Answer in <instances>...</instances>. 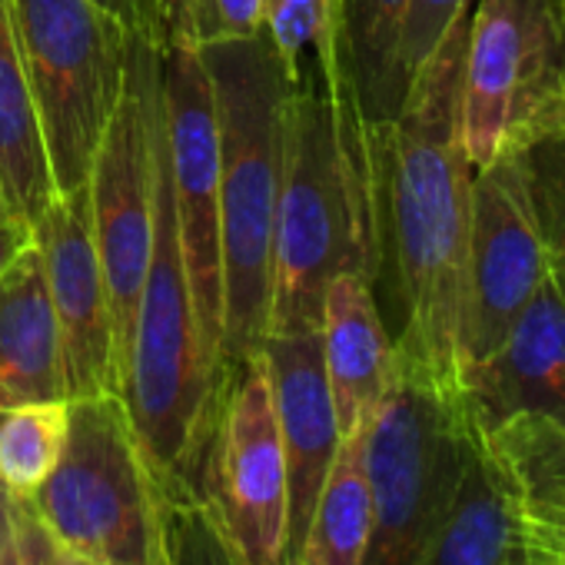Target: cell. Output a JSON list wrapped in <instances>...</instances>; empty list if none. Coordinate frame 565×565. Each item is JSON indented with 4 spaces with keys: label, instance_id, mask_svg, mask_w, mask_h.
Listing matches in <instances>:
<instances>
[{
    "label": "cell",
    "instance_id": "6da1fadb",
    "mask_svg": "<svg viewBox=\"0 0 565 565\" xmlns=\"http://www.w3.org/2000/svg\"><path fill=\"white\" fill-rule=\"evenodd\" d=\"M466 38L469 14L413 74L399 114L373 134L380 273L390 263L403 317L393 343L456 403L476 177L462 143Z\"/></svg>",
    "mask_w": 565,
    "mask_h": 565
},
{
    "label": "cell",
    "instance_id": "7a4b0ae2",
    "mask_svg": "<svg viewBox=\"0 0 565 565\" xmlns=\"http://www.w3.org/2000/svg\"><path fill=\"white\" fill-rule=\"evenodd\" d=\"M340 273H363L373 287L380 279L373 134L303 64L287 107L266 333L320 330L327 287Z\"/></svg>",
    "mask_w": 565,
    "mask_h": 565
},
{
    "label": "cell",
    "instance_id": "3957f363",
    "mask_svg": "<svg viewBox=\"0 0 565 565\" xmlns=\"http://www.w3.org/2000/svg\"><path fill=\"white\" fill-rule=\"evenodd\" d=\"M220 140L223 370L256 353L269 330L273 236L294 77L256 34L200 47Z\"/></svg>",
    "mask_w": 565,
    "mask_h": 565
},
{
    "label": "cell",
    "instance_id": "277c9868",
    "mask_svg": "<svg viewBox=\"0 0 565 565\" xmlns=\"http://www.w3.org/2000/svg\"><path fill=\"white\" fill-rule=\"evenodd\" d=\"M28 502L94 565H163V492L120 396L67 399L64 452Z\"/></svg>",
    "mask_w": 565,
    "mask_h": 565
},
{
    "label": "cell",
    "instance_id": "5b68a950",
    "mask_svg": "<svg viewBox=\"0 0 565 565\" xmlns=\"http://www.w3.org/2000/svg\"><path fill=\"white\" fill-rule=\"evenodd\" d=\"M469 449L462 406L406 353L363 429L373 525L363 565H423Z\"/></svg>",
    "mask_w": 565,
    "mask_h": 565
},
{
    "label": "cell",
    "instance_id": "8992f818",
    "mask_svg": "<svg viewBox=\"0 0 565 565\" xmlns=\"http://www.w3.org/2000/svg\"><path fill=\"white\" fill-rule=\"evenodd\" d=\"M57 193L87 186L124 94L127 31L94 0H8Z\"/></svg>",
    "mask_w": 565,
    "mask_h": 565
},
{
    "label": "cell",
    "instance_id": "52a82bcc",
    "mask_svg": "<svg viewBox=\"0 0 565 565\" xmlns=\"http://www.w3.org/2000/svg\"><path fill=\"white\" fill-rule=\"evenodd\" d=\"M565 0H472L462 143L476 170L562 127Z\"/></svg>",
    "mask_w": 565,
    "mask_h": 565
},
{
    "label": "cell",
    "instance_id": "ba28073f",
    "mask_svg": "<svg viewBox=\"0 0 565 565\" xmlns=\"http://www.w3.org/2000/svg\"><path fill=\"white\" fill-rule=\"evenodd\" d=\"M160 47L143 38H130L124 94L87 177L94 239L107 279V300L120 353V390L153 236V117L160 107Z\"/></svg>",
    "mask_w": 565,
    "mask_h": 565
},
{
    "label": "cell",
    "instance_id": "9c48e42d",
    "mask_svg": "<svg viewBox=\"0 0 565 565\" xmlns=\"http://www.w3.org/2000/svg\"><path fill=\"white\" fill-rule=\"evenodd\" d=\"M200 499L243 565H287V456L259 350L226 373Z\"/></svg>",
    "mask_w": 565,
    "mask_h": 565
},
{
    "label": "cell",
    "instance_id": "30bf717a",
    "mask_svg": "<svg viewBox=\"0 0 565 565\" xmlns=\"http://www.w3.org/2000/svg\"><path fill=\"white\" fill-rule=\"evenodd\" d=\"M548 276L545 243L529 190L522 150L492 160L472 177V226L466 256L459 386L512 330L515 317Z\"/></svg>",
    "mask_w": 565,
    "mask_h": 565
},
{
    "label": "cell",
    "instance_id": "8fae6325",
    "mask_svg": "<svg viewBox=\"0 0 565 565\" xmlns=\"http://www.w3.org/2000/svg\"><path fill=\"white\" fill-rule=\"evenodd\" d=\"M167 163L180 249L203 343L223 370V259H220V140L210 74L193 47H160ZM226 376V370H223Z\"/></svg>",
    "mask_w": 565,
    "mask_h": 565
},
{
    "label": "cell",
    "instance_id": "7c38bea8",
    "mask_svg": "<svg viewBox=\"0 0 565 565\" xmlns=\"http://www.w3.org/2000/svg\"><path fill=\"white\" fill-rule=\"evenodd\" d=\"M34 236L57 317L67 399L120 396V353L87 186L57 193L34 223Z\"/></svg>",
    "mask_w": 565,
    "mask_h": 565
},
{
    "label": "cell",
    "instance_id": "4fadbf2b",
    "mask_svg": "<svg viewBox=\"0 0 565 565\" xmlns=\"http://www.w3.org/2000/svg\"><path fill=\"white\" fill-rule=\"evenodd\" d=\"M259 353L269 370L282 456H287V565H294L343 436L323 366L320 330L266 333Z\"/></svg>",
    "mask_w": 565,
    "mask_h": 565
},
{
    "label": "cell",
    "instance_id": "5bb4252c",
    "mask_svg": "<svg viewBox=\"0 0 565 565\" xmlns=\"http://www.w3.org/2000/svg\"><path fill=\"white\" fill-rule=\"evenodd\" d=\"M459 406L476 433L522 413L565 423V300L552 276L542 279L505 340L462 376Z\"/></svg>",
    "mask_w": 565,
    "mask_h": 565
},
{
    "label": "cell",
    "instance_id": "9a60e30c",
    "mask_svg": "<svg viewBox=\"0 0 565 565\" xmlns=\"http://www.w3.org/2000/svg\"><path fill=\"white\" fill-rule=\"evenodd\" d=\"M413 0H333V41L310 64L323 84L353 94L370 134L386 127L406 97L403 31Z\"/></svg>",
    "mask_w": 565,
    "mask_h": 565
},
{
    "label": "cell",
    "instance_id": "2e32d148",
    "mask_svg": "<svg viewBox=\"0 0 565 565\" xmlns=\"http://www.w3.org/2000/svg\"><path fill=\"white\" fill-rule=\"evenodd\" d=\"M320 343L340 436L347 439L370 423L396 366V343L363 273L333 276L323 297Z\"/></svg>",
    "mask_w": 565,
    "mask_h": 565
},
{
    "label": "cell",
    "instance_id": "e0dca14e",
    "mask_svg": "<svg viewBox=\"0 0 565 565\" xmlns=\"http://www.w3.org/2000/svg\"><path fill=\"white\" fill-rule=\"evenodd\" d=\"M28 403H67L61 333L38 246L0 279V406Z\"/></svg>",
    "mask_w": 565,
    "mask_h": 565
},
{
    "label": "cell",
    "instance_id": "ac0fdd59",
    "mask_svg": "<svg viewBox=\"0 0 565 565\" xmlns=\"http://www.w3.org/2000/svg\"><path fill=\"white\" fill-rule=\"evenodd\" d=\"M423 565H529L512 502L472 429Z\"/></svg>",
    "mask_w": 565,
    "mask_h": 565
},
{
    "label": "cell",
    "instance_id": "d6986e66",
    "mask_svg": "<svg viewBox=\"0 0 565 565\" xmlns=\"http://www.w3.org/2000/svg\"><path fill=\"white\" fill-rule=\"evenodd\" d=\"M57 196L38 104L18 51L11 4L0 0V200L31 223Z\"/></svg>",
    "mask_w": 565,
    "mask_h": 565
},
{
    "label": "cell",
    "instance_id": "ffe728a7",
    "mask_svg": "<svg viewBox=\"0 0 565 565\" xmlns=\"http://www.w3.org/2000/svg\"><path fill=\"white\" fill-rule=\"evenodd\" d=\"M476 436L512 502L519 525L562 529L565 525V423L522 413Z\"/></svg>",
    "mask_w": 565,
    "mask_h": 565
},
{
    "label": "cell",
    "instance_id": "44dd1931",
    "mask_svg": "<svg viewBox=\"0 0 565 565\" xmlns=\"http://www.w3.org/2000/svg\"><path fill=\"white\" fill-rule=\"evenodd\" d=\"M366 429V426H363ZM363 429L337 449L330 476L320 489L294 565H363L373 525V499L363 462Z\"/></svg>",
    "mask_w": 565,
    "mask_h": 565
},
{
    "label": "cell",
    "instance_id": "7402d4cb",
    "mask_svg": "<svg viewBox=\"0 0 565 565\" xmlns=\"http://www.w3.org/2000/svg\"><path fill=\"white\" fill-rule=\"evenodd\" d=\"M67 443V403L0 406V482L28 499L51 476Z\"/></svg>",
    "mask_w": 565,
    "mask_h": 565
},
{
    "label": "cell",
    "instance_id": "603a6c76",
    "mask_svg": "<svg viewBox=\"0 0 565 565\" xmlns=\"http://www.w3.org/2000/svg\"><path fill=\"white\" fill-rule=\"evenodd\" d=\"M522 163L545 243L548 276L565 300V127L545 130L522 147Z\"/></svg>",
    "mask_w": 565,
    "mask_h": 565
},
{
    "label": "cell",
    "instance_id": "cb8c5ba5",
    "mask_svg": "<svg viewBox=\"0 0 565 565\" xmlns=\"http://www.w3.org/2000/svg\"><path fill=\"white\" fill-rule=\"evenodd\" d=\"M160 47H210L259 34V0H157Z\"/></svg>",
    "mask_w": 565,
    "mask_h": 565
},
{
    "label": "cell",
    "instance_id": "d4e9b609",
    "mask_svg": "<svg viewBox=\"0 0 565 565\" xmlns=\"http://www.w3.org/2000/svg\"><path fill=\"white\" fill-rule=\"evenodd\" d=\"M259 34L300 77L303 61L333 41V0H259Z\"/></svg>",
    "mask_w": 565,
    "mask_h": 565
},
{
    "label": "cell",
    "instance_id": "484cf974",
    "mask_svg": "<svg viewBox=\"0 0 565 565\" xmlns=\"http://www.w3.org/2000/svg\"><path fill=\"white\" fill-rule=\"evenodd\" d=\"M163 565H243L203 499H163Z\"/></svg>",
    "mask_w": 565,
    "mask_h": 565
},
{
    "label": "cell",
    "instance_id": "4316f807",
    "mask_svg": "<svg viewBox=\"0 0 565 565\" xmlns=\"http://www.w3.org/2000/svg\"><path fill=\"white\" fill-rule=\"evenodd\" d=\"M469 8H472V0H413V4H409V18H406V31H403V71H406V84L426 64V57L436 51V44L449 34V28L462 14H469Z\"/></svg>",
    "mask_w": 565,
    "mask_h": 565
},
{
    "label": "cell",
    "instance_id": "83f0119b",
    "mask_svg": "<svg viewBox=\"0 0 565 565\" xmlns=\"http://www.w3.org/2000/svg\"><path fill=\"white\" fill-rule=\"evenodd\" d=\"M94 4L110 14L127 38H143L160 47V18H157V0H94Z\"/></svg>",
    "mask_w": 565,
    "mask_h": 565
},
{
    "label": "cell",
    "instance_id": "f1b7e54d",
    "mask_svg": "<svg viewBox=\"0 0 565 565\" xmlns=\"http://www.w3.org/2000/svg\"><path fill=\"white\" fill-rule=\"evenodd\" d=\"M38 246L34 236V223L14 213H0V279L11 273V266L31 249Z\"/></svg>",
    "mask_w": 565,
    "mask_h": 565
},
{
    "label": "cell",
    "instance_id": "f546056e",
    "mask_svg": "<svg viewBox=\"0 0 565 565\" xmlns=\"http://www.w3.org/2000/svg\"><path fill=\"white\" fill-rule=\"evenodd\" d=\"M522 545H525L529 565H565V525L562 529H522Z\"/></svg>",
    "mask_w": 565,
    "mask_h": 565
},
{
    "label": "cell",
    "instance_id": "4dcf8cb0",
    "mask_svg": "<svg viewBox=\"0 0 565 565\" xmlns=\"http://www.w3.org/2000/svg\"><path fill=\"white\" fill-rule=\"evenodd\" d=\"M562 127H565V74H562Z\"/></svg>",
    "mask_w": 565,
    "mask_h": 565
},
{
    "label": "cell",
    "instance_id": "1f68e13d",
    "mask_svg": "<svg viewBox=\"0 0 565 565\" xmlns=\"http://www.w3.org/2000/svg\"><path fill=\"white\" fill-rule=\"evenodd\" d=\"M0 213H8V206H4V200H0Z\"/></svg>",
    "mask_w": 565,
    "mask_h": 565
},
{
    "label": "cell",
    "instance_id": "d6a6232c",
    "mask_svg": "<svg viewBox=\"0 0 565 565\" xmlns=\"http://www.w3.org/2000/svg\"><path fill=\"white\" fill-rule=\"evenodd\" d=\"M0 495H4V486H0Z\"/></svg>",
    "mask_w": 565,
    "mask_h": 565
},
{
    "label": "cell",
    "instance_id": "836d02e7",
    "mask_svg": "<svg viewBox=\"0 0 565 565\" xmlns=\"http://www.w3.org/2000/svg\"><path fill=\"white\" fill-rule=\"evenodd\" d=\"M34 552H38V548H34Z\"/></svg>",
    "mask_w": 565,
    "mask_h": 565
}]
</instances>
